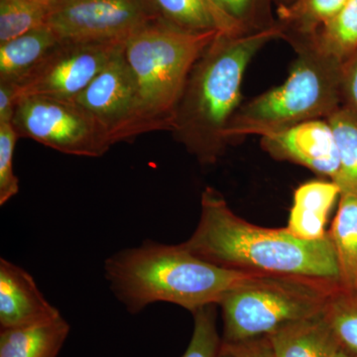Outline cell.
I'll use <instances>...</instances> for the list:
<instances>
[{"label": "cell", "mask_w": 357, "mask_h": 357, "mask_svg": "<svg viewBox=\"0 0 357 357\" xmlns=\"http://www.w3.org/2000/svg\"><path fill=\"white\" fill-rule=\"evenodd\" d=\"M349 0H295L291 6L281 7L280 18L292 34L286 37L290 43L312 39L319 30L333 20Z\"/></svg>", "instance_id": "d6986e66"}, {"label": "cell", "mask_w": 357, "mask_h": 357, "mask_svg": "<svg viewBox=\"0 0 357 357\" xmlns=\"http://www.w3.org/2000/svg\"><path fill=\"white\" fill-rule=\"evenodd\" d=\"M105 279L115 298L130 314L164 302L191 312L217 304L250 275L204 261L182 243L143 241L122 249L105 262Z\"/></svg>", "instance_id": "3957f363"}, {"label": "cell", "mask_w": 357, "mask_h": 357, "mask_svg": "<svg viewBox=\"0 0 357 357\" xmlns=\"http://www.w3.org/2000/svg\"><path fill=\"white\" fill-rule=\"evenodd\" d=\"M326 121L335 134L340 154V170L333 182L340 188V195L357 196V112L344 105Z\"/></svg>", "instance_id": "ac0fdd59"}, {"label": "cell", "mask_w": 357, "mask_h": 357, "mask_svg": "<svg viewBox=\"0 0 357 357\" xmlns=\"http://www.w3.org/2000/svg\"><path fill=\"white\" fill-rule=\"evenodd\" d=\"M237 34L260 31L257 18L268 0H208Z\"/></svg>", "instance_id": "d4e9b609"}, {"label": "cell", "mask_w": 357, "mask_h": 357, "mask_svg": "<svg viewBox=\"0 0 357 357\" xmlns=\"http://www.w3.org/2000/svg\"><path fill=\"white\" fill-rule=\"evenodd\" d=\"M72 100L109 129L114 144L126 141L137 100V84L124 49Z\"/></svg>", "instance_id": "30bf717a"}, {"label": "cell", "mask_w": 357, "mask_h": 357, "mask_svg": "<svg viewBox=\"0 0 357 357\" xmlns=\"http://www.w3.org/2000/svg\"><path fill=\"white\" fill-rule=\"evenodd\" d=\"M340 190L335 183L312 181L303 184L294 194L287 229L303 241H321L328 236L326 230L328 213Z\"/></svg>", "instance_id": "5bb4252c"}, {"label": "cell", "mask_w": 357, "mask_h": 357, "mask_svg": "<svg viewBox=\"0 0 357 357\" xmlns=\"http://www.w3.org/2000/svg\"><path fill=\"white\" fill-rule=\"evenodd\" d=\"M11 124L18 137L73 156L98 158L114 145L109 129L74 100L21 98Z\"/></svg>", "instance_id": "52a82bcc"}, {"label": "cell", "mask_w": 357, "mask_h": 357, "mask_svg": "<svg viewBox=\"0 0 357 357\" xmlns=\"http://www.w3.org/2000/svg\"><path fill=\"white\" fill-rule=\"evenodd\" d=\"M333 357H354V356H349V354H347V352H344V351H340Z\"/></svg>", "instance_id": "4dcf8cb0"}, {"label": "cell", "mask_w": 357, "mask_h": 357, "mask_svg": "<svg viewBox=\"0 0 357 357\" xmlns=\"http://www.w3.org/2000/svg\"><path fill=\"white\" fill-rule=\"evenodd\" d=\"M267 335L278 357H333L340 351L325 309Z\"/></svg>", "instance_id": "4fadbf2b"}, {"label": "cell", "mask_w": 357, "mask_h": 357, "mask_svg": "<svg viewBox=\"0 0 357 357\" xmlns=\"http://www.w3.org/2000/svg\"><path fill=\"white\" fill-rule=\"evenodd\" d=\"M61 316L45 298L34 278L8 260L0 259V328H26Z\"/></svg>", "instance_id": "7c38bea8"}, {"label": "cell", "mask_w": 357, "mask_h": 357, "mask_svg": "<svg viewBox=\"0 0 357 357\" xmlns=\"http://www.w3.org/2000/svg\"><path fill=\"white\" fill-rule=\"evenodd\" d=\"M218 305L199 307L194 312V330L189 345L180 357H218L222 337L217 326Z\"/></svg>", "instance_id": "cb8c5ba5"}, {"label": "cell", "mask_w": 357, "mask_h": 357, "mask_svg": "<svg viewBox=\"0 0 357 357\" xmlns=\"http://www.w3.org/2000/svg\"><path fill=\"white\" fill-rule=\"evenodd\" d=\"M218 357H278L268 335L236 340H222Z\"/></svg>", "instance_id": "4316f807"}, {"label": "cell", "mask_w": 357, "mask_h": 357, "mask_svg": "<svg viewBox=\"0 0 357 357\" xmlns=\"http://www.w3.org/2000/svg\"><path fill=\"white\" fill-rule=\"evenodd\" d=\"M325 314L340 351L357 357V288L338 285L326 303Z\"/></svg>", "instance_id": "7402d4cb"}, {"label": "cell", "mask_w": 357, "mask_h": 357, "mask_svg": "<svg viewBox=\"0 0 357 357\" xmlns=\"http://www.w3.org/2000/svg\"><path fill=\"white\" fill-rule=\"evenodd\" d=\"M279 38V25L246 34L220 31L192 67L171 132L199 163L211 165L225 153V132L241 107L245 70L265 45Z\"/></svg>", "instance_id": "7a4b0ae2"}, {"label": "cell", "mask_w": 357, "mask_h": 357, "mask_svg": "<svg viewBox=\"0 0 357 357\" xmlns=\"http://www.w3.org/2000/svg\"><path fill=\"white\" fill-rule=\"evenodd\" d=\"M324 53L344 63L357 52V0H349L314 37Z\"/></svg>", "instance_id": "44dd1931"}, {"label": "cell", "mask_w": 357, "mask_h": 357, "mask_svg": "<svg viewBox=\"0 0 357 357\" xmlns=\"http://www.w3.org/2000/svg\"><path fill=\"white\" fill-rule=\"evenodd\" d=\"M342 93L344 105L357 112V52L342 68Z\"/></svg>", "instance_id": "83f0119b"}, {"label": "cell", "mask_w": 357, "mask_h": 357, "mask_svg": "<svg viewBox=\"0 0 357 357\" xmlns=\"http://www.w3.org/2000/svg\"><path fill=\"white\" fill-rule=\"evenodd\" d=\"M60 41L46 25L0 44V83H17Z\"/></svg>", "instance_id": "2e32d148"}, {"label": "cell", "mask_w": 357, "mask_h": 357, "mask_svg": "<svg viewBox=\"0 0 357 357\" xmlns=\"http://www.w3.org/2000/svg\"><path fill=\"white\" fill-rule=\"evenodd\" d=\"M17 133L11 123H0V206L20 192V180L14 173L13 157Z\"/></svg>", "instance_id": "484cf974"}, {"label": "cell", "mask_w": 357, "mask_h": 357, "mask_svg": "<svg viewBox=\"0 0 357 357\" xmlns=\"http://www.w3.org/2000/svg\"><path fill=\"white\" fill-rule=\"evenodd\" d=\"M50 9L26 0H0V44L46 26Z\"/></svg>", "instance_id": "603a6c76"}, {"label": "cell", "mask_w": 357, "mask_h": 357, "mask_svg": "<svg viewBox=\"0 0 357 357\" xmlns=\"http://www.w3.org/2000/svg\"><path fill=\"white\" fill-rule=\"evenodd\" d=\"M261 146L274 159L306 167L332 181L340 170L337 141L326 119L303 122L263 135Z\"/></svg>", "instance_id": "8fae6325"}, {"label": "cell", "mask_w": 357, "mask_h": 357, "mask_svg": "<svg viewBox=\"0 0 357 357\" xmlns=\"http://www.w3.org/2000/svg\"><path fill=\"white\" fill-rule=\"evenodd\" d=\"M340 282L287 274L250 275L218 303L222 340L236 342L273 333L318 314Z\"/></svg>", "instance_id": "8992f818"}, {"label": "cell", "mask_w": 357, "mask_h": 357, "mask_svg": "<svg viewBox=\"0 0 357 357\" xmlns=\"http://www.w3.org/2000/svg\"><path fill=\"white\" fill-rule=\"evenodd\" d=\"M168 22L192 32L236 33L208 0H154ZM237 34V33H236Z\"/></svg>", "instance_id": "ffe728a7"}, {"label": "cell", "mask_w": 357, "mask_h": 357, "mask_svg": "<svg viewBox=\"0 0 357 357\" xmlns=\"http://www.w3.org/2000/svg\"><path fill=\"white\" fill-rule=\"evenodd\" d=\"M220 32L188 31L161 20L128 40L124 55L137 84V100L126 141L171 131L190 73Z\"/></svg>", "instance_id": "277c9868"}, {"label": "cell", "mask_w": 357, "mask_h": 357, "mask_svg": "<svg viewBox=\"0 0 357 357\" xmlns=\"http://www.w3.org/2000/svg\"><path fill=\"white\" fill-rule=\"evenodd\" d=\"M26 1L37 2V3L44 4V6H52L56 0H26Z\"/></svg>", "instance_id": "f546056e"}, {"label": "cell", "mask_w": 357, "mask_h": 357, "mask_svg": "<svg viewBox=\"0 0 357 357\" xmlns=\"http://www.w3.org/2000/svg\"><path fill=\"white\" fill-rule=\"evenodd\" d=\"M161 20L154 0H56L47 25L61 41L128 42Z\"/></svg>", "instance_id": "ba28073f"}, {"label": "cell", "mask_w": 357, "mask_h": 357, "mask_svg": "<svg viewBox=\"0 0 357 357\" xmlns=\"http://www.w3.org/2000/svg\"><path fill=\"white\" fill-rule=\"evenodd\" d=\"M126 43L59 42L38 64L13 84L17 100L26 96L74 100L109 61L123 50Z\"/></svg>", "instance_id": "9c48e42d"}, {"label": "cell", "mask_w": 357, "mask_h": 357, "mask_svg": "<svg viewBox=\"0 0 357 357\" xmlns=\"http://www.w3.org/2000/svg\"><path fill=\"white\" fill-rule=\"evenodd\" d=\"M17 105L15 89L10 84L0 83V123H11Z\"/></svg>", "instance_id": "f1b7e54d"}, {"label": "cell", "mask_w": 357, "mask_h": 357, "mask_svg": "<svg viewBox=\"0 0 357 357\" xmlns=\"http://www.w3.org/2000/svg\"><path fill=\"white\" fill-rule=\"evenodd\" d=\"M192 255L217 266L248 273L287 274L340 282L330 236L307 241L286 229H266L236 215L222 194L204 190L201 217L194 234L182 243Z\"/></svg>", "instance_id": "6da1fadb"}, {"label": "cell", "mask_w": 357, "mask_h": 357, "mask_svg": "<svg viewBox=\"0 0 357 357\" xmlns=\"http://www.w3.org/2000/svg\"><path fill=\"white\" fill-rule=\"evenodd\" d=\"M338 211L328 236L340 268V284L357 288V196L340 195Z\"/></svg>", "instance_id": "e0dca14e"}, {"label": "cell", "mask_w": 357, "mask_h": 357, "mask_svg": "<svg viewBox=\"0 0 357 357\" xmlns=\"http://www.w3.org/2000/svg\"><path fill=\"white\" fill-rule=\"evenodd\" d=\"M70 330L62 314L38 325L1 330L0 357H57Z\"/></svg>", "instance_id": "9a60e30c"}, {"label": "cell", "mask_w": 357, "mask_h": 357, "mask_svg": "<svg viewBox=\"0 0 357 357\" xmlns=\"http://www.w3.org/2000/svg\"><path fill=\"white\" fill-rule=\"evenodd\" d=\"M291 44L297 57L287 79L239 107L225 132L227 144L245 136L326 119L344 105V63L319 50L314 38Z\"/></svg>", "instance_id": "5b68a950"}]
</instances>
